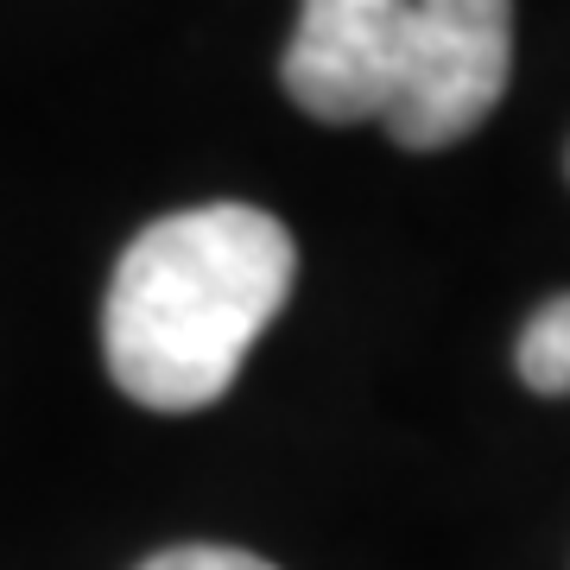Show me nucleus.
<instances>
[{
    "mask_svg": "<svg viewBox=\"0 0 570 570\" xmlns=\"http://www.w3.org/2000/svg\"><path fill=\"white\" fill-rule=\"evenodd\" d=\"M298 247L254 204H204L165 216L121 254L108 279V374L146 412L216 406L247 348L292 298Z\"/></svg>",
    "mask_w": 570,
    "mask_h": 570,
    "instance_id": "1",
    "label": "nucleus"
},
{
    "mask_svg": "<svg viewBox=\"0 0 570 570\" xmlns=\"http://www.w3.org/2000/svg\"><path fill=\"white\" fill-rule=\"evenodd\" d=\"M513 77V0H412L387 134L412 153L469 140Z\"/></svg>",
    "mask_w": 570,
    "mask_h": 570,
    "instance_id": "2",
    "label": "nucleus"
},
{
    "mask_svg": "<svg viewBox=\"0 0 570 570\" xmlns=\"http://www.w3.org/2000/svg\"><path fill=\"white\" fill-rule=\"evenodd\" d=\"M412 0H305L285 45V96L330 127L387 121Z\"/></svg>",
    "mask_w": 570,
    "mask_h": 570,
    "instance_id": "3",
    "label": "nucleus"
},
{
    "mask_svg": "<svg viewBox=\"0 0 570 570\" xmlns=\"http://www.w3.org/2000/svg\"><path fill=\"white\" fill-rule=\"evenodd\" d=\"M520 381L532 393H570V292L539 305L520 330Z\"/></svg>",
    "mask_w": 570,
    "mask_h": 570,
    "instance_id": "4",
    "label": "nucleus"
},
{
    "mask_svg": "<svg viewBox=\"0 0 570 570\" xmlns=\"http://www.w3.org/2000/svg\"><path fill=\"white\" fill-rule=\"evenodd\" d=\"M140 570H273V564L254 558V551H235V546H171L159 558H146Z\"/></svg>",
    "mask_w": 570,
    "mask_h": 570,
    "instance_id": "5",
    "label": "nucleus"
}]
</instances>
